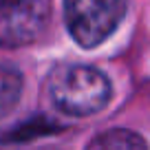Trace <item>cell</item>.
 I'll return each mask as SVG.
<instances>
[{"mask_svg": "<svg viewBox=\"0 0 150 150\" xmlns=\"http://www.w3.org/2000/svg\"><path fill=\"white\" fill-rule=\"evenodd\" d=\"M22 73L16 66L0 64V119L13 112L22 97Z\"/></svg>", "mask_w": 150, "mask_h": 150, "instance_id": "5b68a950", "label": "cell"}, {"mask_svg": "<svg viewBox=\"0 0 150 150\" xmlns=\"http://www.w3.org/2000/svg\"><path fill=\"white\" fill-rule=\"evenodd\" d=\"M126 0H64V20L71 38L84 49H95L122 22Z\"/></svg>", "mask_w": 150, "mask_h": 150, "instance_id": "7a4b0ae2", "label": "cell"}, {"mask_svg": "<svg viewBox=\"0 0 150 150\" xmlns=\"http://www.w3.org/2000/svg\"><path fill=\"white\" fill-rule=\"evenodd\" d=\"M110 80L88 64H62L49 77V99L69 117H88L110 102Z\"/></svg>", "mask_w": 150, "mask_h": 150, "instance_id": "6da1fadb", "label": "cell"}, {"mask_svg": "<svg viewBox=\"0 0 150 150\" xmlns=\"http://www.w3.org/2000/svg\"><path fill=\"white\" fill-rule=\"evenodd\" d=\"M51 0H0V47H29L51 22Z\"/></svg>", "mask_w": 150, "mask_h": 150, "instance_id": "3957f363", "label": "cell"}, {"mask_svg": "<svg viewBox=\"0 0 150 150\" xmlns=\"http://www.w3.org/2000/svg\"><path fill=\"white\" fill-rule=\"evenodd\" d=\"M86 150H148V144L128 128H110L91 139Z\"/></svg>", "mask_w": 150, "mask_h": 150, "instance_id": "277c9868", "label": "cell"}]
</instances>
